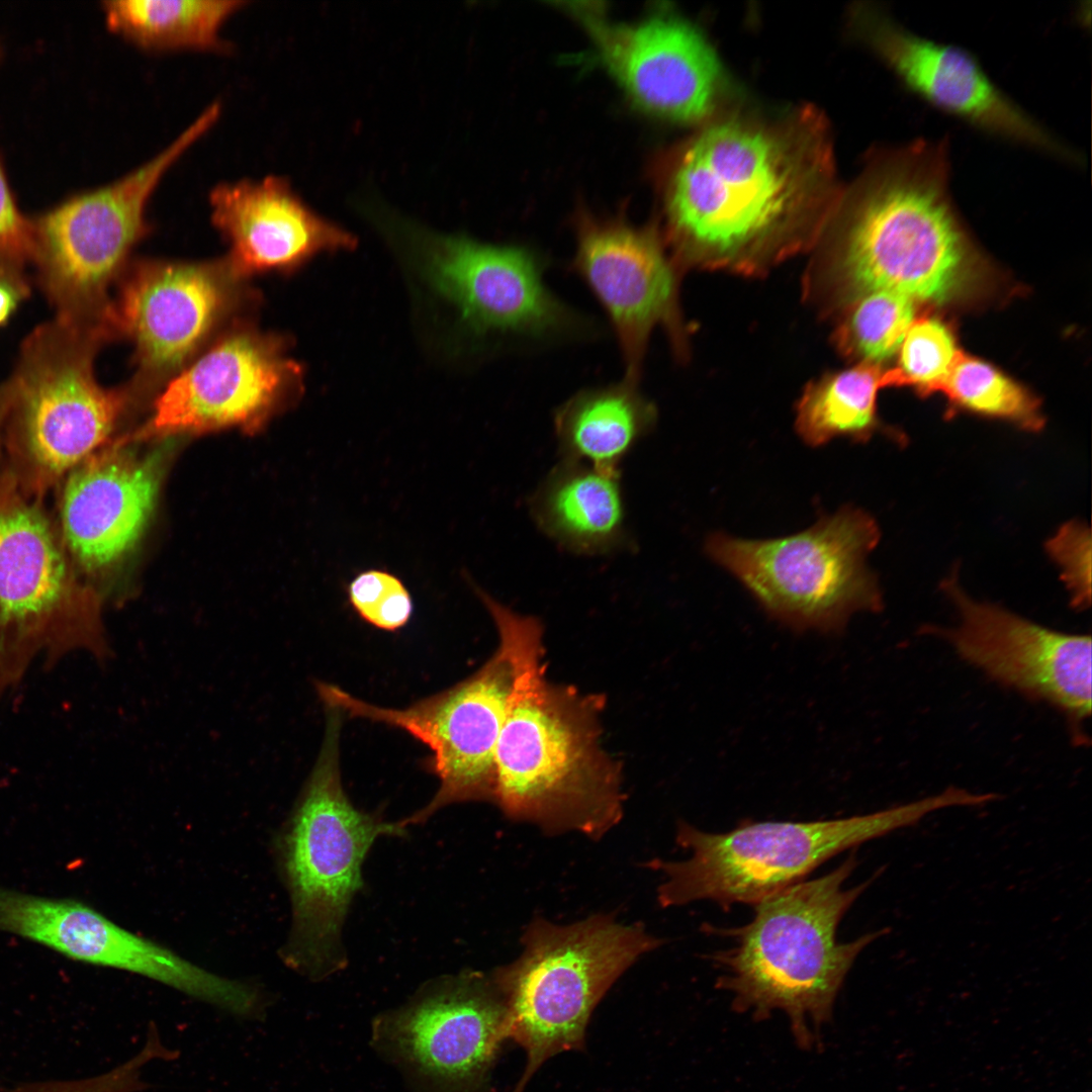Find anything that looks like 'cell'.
I'll list each match as a JSON object with an SVG mask.
<instances>
[{
  "mask_svg": "<svg viewBox=\"0 0 1092 1092\" xmlns=\"http://www.w3.org/2000/svg\"><path fill=\"white\" fill-rule=\"evenodd\" d=\"M383 226L406 264L475 336L544 337L572 321L545 286L541 260L526 248L444 236L397 219L385 218Z\"/></svg>",
  "mask_w": 1092,
  "mask_h": 1092,
  "instance_id": "obj_13",
  "label": "cell"
},
{
  "mask_svg": "<svg viewBox=\"0 0 1092 1092\" xmlns=\"http://www.w3.org/2000/svg\"><path fill=\"white\" fill-rule=\"evenodd\" d=\"M912 299L888 290L857 296L835 333L838 348L849 356L875 363L892 357L913 324Z\"/></svg>",
  "mask_w": 1092,
  "mask_h": 1092,
  "instance_id": "obj_28",
  "label": "cell"
},
{
  "mask_svg": "<svg viewBox=\"0 0 1092 1092\" xmlns=\"http://www.w3.org/2000/svg\"><path fill=\"white\" fill-rule=\"evenodd\" d=\"M872 162L838 259L843 283L856 296L952 298L970 278L971 254L950 197L948 139H915Z\"/></svg>",
  "mask_w": 1092,
  "mask_h": 1092,
  "instance_id": "obj_3",
  "label": "cell"
},
{
  "mask_svg": "<svg viewBox=\"0 0 1092 1092\" xmlns=\"http://www.w3.org/2000/svg\"><path fill=\"white\" fill-rule=\"evenodd\" d=\"M811 168L786 140L723 122L686 152L667 202L670 238L686 262H755L791 230L810 196Z\"/></svg>",
  "mask_w": 1092,
  "mask_h": 1092,
  "instance_id": "obj_4",
  "label": "cell"
},
{
  "mask_svg": "<svg viewBox=\"0 0 1092 1092\" xmlns=\"http://www.w3.org/2000/svg\"><path fill=\"white\" fill-rule=\"evenodd\" d=\"M242 282L226 260L141 261L127 270L109 320L113 336L134 346V394L169 381L203 350L236 310Z\"/></svg>",
  "mask_w": 1092,
  "mask_h": 1092,
  "instance_id": "obj_15",
  "label": "cell"
},
{
  "mask_svg": "<svg viewBox=\"0 0 1092 1092\" xmlns=\"http://www.w3.org/2000/svg\"><path fill=\"white\" fill-rule=\"evenodd\" d=\"M286 350L282 337L233 325L166 383L135 437L257 429L301 393L302 368Z\"/></svg>",
  "mask_w": 1092,
  "mask_h": 1092,
  "instance_id": "obj_14",
  "label": "cell"
},
{
  "mask_svg": "<svg viewBox=\"0 0 1092 1092\" xmlns=\"http://www.w3.org/2000/svg\"><path fill=\"white\" fill-rule=\"evenodd\" d=\"M9 404L7 383L0 384V436L4 431V425Z\"/></svg>",
  "mask_w": 1092,
  "mask_h": 1092,
  "instance_id": "obj_35",
  "label": "cell"
},
{
  "mask_svg": "<svg viewBox=\"0 0 1092 1092\" xmlns=\"http://www.w3.org/2000/svg\"><path fill=\"white\" fill-rule=\"evenodd\" d=\"M890 386L889 371L863 363L811 383L797 404L796 430L811 447L837 437L866 442L881 429L876 396Z\"/></svg>",
  "mask_w": 1092,
  "mask_h": 1092,
  "instance_id": "obj_26",
  "label": "cell"
},
{
  "mask_svg": "<svg viewBox=\"0 0 1092 1092\" xmlns=\"http://www.w3.org/2000/svg\"><path fill=\"white\" fill-rule=\"evenodd\" d=\"M606 58L631 96L648 110L694 121L711 108L721 69L713 49L689 24L652 18L618 33Z\"/></svg>",
  "mask_w": 1092,
  "mask_h": 1092,
  "instance_id": "obj_22",
  "label": "cell"
},
{
  "mask_svg": "<svg viewBox=\"0 0 1092 1092\" xmlns=\"http://www.w3.org/2000/svg\"><path fill=\"white\" fill-rule=\"evenodd\" d=\"M214 125L206 112L155 158L105 187L76 196L34 222V262L57 317L110 331L108 291L147 234L148 201L168 169Z\"/></svg>",
  "mask_w": 1092,
  "mask_h": 1092,
  "instance_id": "obj_11",
  "label": "cell"
},
{
  "mask_svg": "<svg viewBox=\"0 0 1092 1092\" xmlns=\"http://www.w3.org/2000/svg\"><path fill=\"white\" fill-rule=\"evenodd\" d=\"M944 590L958 612L941 631L954 651L1000 685L1044 701L1075 724L1091 714V637L1060 632L971 599L954 581Z\"/></svg>",
  "mask_w": 1092,
  "mask_h": 1092,
  "instance_id": "obj_16",
  "label": "cell"
},
{
  "mask_svg": "<svg viewBox=\"0 0 1092 1092\" xmlns=\"http://www.w3.org/2000/svg\"><path fill=\"white\" fill-rule=\"evenodd\" d=\"M241 0H113L104 2L109 28L151 50L219 49L224 21Z\"/></svg>",
  "mask_w": 1092,
  "mask_h": 1092,
  "instance_id": "obj_25",
  "label": "cell"
},
{
  "mask_svg": "<svg viewBox=\"0 0 1092 1092\" xmlns=\"http://www.w3.org/2000/svg\"><path fill=\"white\" fill-rule=\"evenodd\" d=\"M211 220L230 245L237 277L291 272L323 252L353 249L352 234L320 216L279 176L219 183L209 194Z\"/></svg>",
  "mask_w": 1092,
  "mask_h": 1092,
  "instance_id": "obj_21",
  "label": "cell"
},
{
  "mask_svg": "<svg viewBox=\"0 0 1092 1092\" xmlns=\"http://www.w3.org/2000/svg\"><path fill=\"white\" fill-rule=\"evenodd\" d=\"M943 806L936 794L866 815L807 822L744 821L721 833L680 821L675 841L689 850V857L653 859L647 866L662 875L657 900L663 908L705 900L728 911L735 903L755 905L802 882L842 851L913 826Z\"/></svg>",
  "mask_w": 1092,
  "mask_h": 1092,
  "instance_id": "obj_6",
  "label": "cell"
},
{
  "mask_svg": "<svg viewBox=\"0 0 1092 1092\" xmlns=\"http://www.w3.org/2000/svg\"><path fill=\"white\" fill-rule=\"evenodd\" d=\"M872 47L906 89L988 134L1078 163V154L1010 98L965 49L864 14Z\"/></svg>",
  "mask_w": 1092,
  "mask_h": 1092,
  "instance_id": "obj_17",
  "label": "cell"
},
{
  "mask_svg": "<svg viewBox=\"0 0 1092 1092\" xmlns=\"http://www.w3.org/2000/svg\"><path fill=\"white\" fill-rule=\"evenodd\" d=\"M110 338L98 329L56 318L24 341L12 377L4 431L14 471L36 494L60 483L108 444L129 399V387L105 388L94 358Z\"/></svg>",
  "mask_w": 1092,
  "mask_h": 1092,
  "instance_id": "obj_7",
  "label": "cell"
},
{
  "mask_svg": "<svg viewBox=\"0 0 1092 1092\" xmlns=\"http://www.w3.org/2000/svg\"><path fill=\"white\" fill-rule=\"evenodd\" d=\"M33 248L34 222L18 209L0 166V271L23 273Z\"/></svg>",
  "mask_w": 1092,
  "mask_h": 1092,
  "instance_id": "obj_33",
  "label": "cell"
},
{
  "mask_svg": "<svg viewBox=\"0 0 1092 1092\" xmlns=\"http://www.w3.org/2000/svg\"><path fill=\"white\" fill-rule=\"evenodd\" d=\"M532 516L559 546L577 554L613 552L627 541L620 474L562 459L536 489Z\"/></svg>",
  "mask_w": 1092,
  "mask_h": 1092,
  "instance_id": "obj_23",
  "label": "cell"
},
{
  "mask_svg": "<svg viewBox=\"0 0 1092 1092\" xmlns=\"http://www.w3.org/2000/svg\"><path fill=\"white\" fill-rule=\"evenodd\" d=\"M624 379L583 389L561 404L554 429L562 459L578 461L603 472L620 474V463L653 428L656 406Z\"/></svg>",
  "mask_w": 1092,
  "mask_h": 1092,
  "instance_id": "obj_24",
  "label": "cell"
},
{
  "mask_svg": "<svg viewBox=\"0 0 1092 1092\" xmlns=\"http://www.w3.org/2000/svg\"><path fill=\"white\" fill-rule=\"evenodd\" d=\"M496 629L498 647L480 669L404 709L371 705L338 687L316 682L328 707L401 728L432 750L440 788L426 807L399 821L403 827L452 803L494 800V754L515 673L512 641Z\"/></svg>",
  "mask_w": 1092,
  "mask_h": 1092,
  "instance_id": "obj_12",
  "label": "cell"
},
{
  "mask_svg": "<svg viewBox=\"0 0 1092 1092\" xmlns=\"http://www.w3.org/2000/svg\"><path fill=\"white\" fill-rule=\"evenodd\" d=\"M509 635L515 673L495 754L493 802L543 832L599 839L623 817L622 768L601 743L603 696L546 677L543 626L489 598Z\"/></svg>",
  "mask_w": 1092,
  "mask_h": 1092,
  "instance_id": "obj_1",
  "label": "cell"
},
{
  "mask_svg": "<svg viewBox=\"0 0 1092 1092\" xmlns=\"http://www.w3.org/2000/svg\"><path fill=\"white\" fill-rule=\"evenodd\" d=\"M162 464L160 452L141 454L128 440H118L60 482L55 524L86 584L112 570L142 536L157 502Z\"/></svg>",
  "mask_w": 1092,
  "mask_h": 1092,
  "instance_id": "obj_18",
  "label": "cell"
},
{
  "mask_svg": "<svg viewBox=\"0 0 1092 1092\" xmlns=\"http://www.w3.org/2000/svg\"><path fill=\"white\" fill-rule=\"evenodd\" d=\"M178 1055L164 1041L159 1028L152 1025L141 1049L106 1072L79 1079L25 1083L9 1092H143L150 1086L145 1078L147 1069L155 1063L174 1061Z\"/></svg>",
  "mask_w": 1092,
  "mask_h": 1092,
  "instance_id": "obj_30",
  "label": "cell"
},
{
  "mask_svg": "<svg viewBox=\"0 0 1092 1092\" xmlns=\"http://www.w3.org/2000/svg\"><path fill=\"white\" fill-rule=\"evenodd\" d=\"M572 268L611 320L624 379L639 383L653 330L679 337L675 276L658 237L623 220L581 217Z\"/></svg>",
  "mask_w": 1092,
  "mask_h": 1092,
  "instance_id": "obj_19",
  "label": "cell"
},
{
  "mask_svg": "<svg viewBox=\"0 0 1092 1092\" xmlns=\"http://www.w3.org/2000/svg\"><path fill=\"white\" fill-rule=\"evenodd\" d=\"M1 477L0 690L38 653H110L99 595L77 574L55 522L10 473Z\"/></svg>",
  "mask_w": 1092,
  "mask_h": 1092,
  "instance_id": "obj_10",
  "label": "cell"
},
{
  "mask_svg": "<svg viewBox=\"0 0 1092 1092\" xmlns=\"http://www.w3.org/2000/svg\"><path fill=\"white\" fill-rule=\"evenodd\" d=\"M521 941L520 956L491 973L507 1007V1037L527 1055L512 1092H523L549 1058L581 1051L601 999L634 963L663 943L643 925L608 914L566 925L536 917Z\"/></svg>",
  "mask_w": 1092,
  "mask_h": 1092,
  "instance_id": "obj_5",
  "label": "cell"
},
{
  "mask_svg": "<svg viewBox=\"0 0 1092 1092\" xmlns=\"http://www.w3.org/2000/svg\"><path fill=\"white\" fill-rule=\"evenodd\" d=\"M348 600L354 611L372 626L394 631L410 620L414 605L403 581L382 568H370L357 573L347 586Z\"/></svg>",
  "mask_w": 1092,
  "mask_h": 1092,
  "instance_id": "obj_31",
  "label": "cell"
},
{
  "mask_svg": "<svg viewBox=\"0 0 1092 1092\" xmlns=\"http://www.w3.org/2000/svg\"><path fill=\"white\" fill-rule=\"evenodd\" d=\"M391 1035L428 1075L453 1085H478L508 1038L505 999L492 974L464 972L399 1011Z\"/></svg>",
  "mask_w": 1092,
  "mask_h": 1092,
  "instance_id": "obj_20",
  "label": "cell"
},
{
  "mask_svg": "<svg viewBox=\"0 0 1092 1092\" xmlns=\"http://www.w3.org/2000/svg\"><path fill=\"white\" fill-rule=\"evenodd\" d=\"M1048 549L1063 569L1074 607H1088L1091 598L1089 530L1082 524L1069 523L1049 541Z\"/></svg>",
  "mask_w": 1092,
  "mask_h": 1092,
  "instance_id": "obj_32",
  "label": "cell"
},
{
  "mask_svg": "<svg viewBox=\"0 0 1092 1092\" xmlns=\"http://www.w3.org/2000/svg\"><path fill=\"white\" fill-rule=\"evenodd\" d=\"M900 348L899 366L891 370L893 385H911L923 394L939 389L961 352L951 332L934 317L913 323Z\"/></svg>",
  "mask_w": 1092,
  "mask_h": 1092,
  "instance_id": "obj_29",
  "label": "cell"
},
{
  "mask_svg": "<svg viewBox=\"0 0 1092 1092\" xmlns=\"http://www.w3.org/2000/svg\"><path fill=\"white\" fill-rule=\"evenodd\" d=\"M856 849L828 874L776 892L754 906L743 926L713 929L732 945L711 956L720 971L716 988L731 995L735 1012L755 1020L776 1011L789 1021L796 1043L820 1044L823 1027L833 1016L843 982L861 950L891 932L882 928L849 942L837 940V927L858 897L884 873L843 885L856 869Z\"/></svg>",
  "mask_w": 1092,
  "mask_h": 1092,
  "instance_id": "obj_2",
  "label": "cell"
},
{
  "mask_svg": "<svg viewBox=\"0 0 1092 1092\" xmlns=\"http://www.w3.org/2000/svg\"><path fill=\"white\" fill-rule=\"evenodd\" d=\"M879 539L873 517L847 506L782 538L714 533L705 549L772 619L795 631L837 633L854 613L883 608L876 576L866 565Z\"/></svg>",
  "mask_w": 1092,
  "mask_h": 1092,
  "instance_id": "obj_9",
  "label": "cell"
},
{
  "mask_svg": "<svg viewBox=\"0 0 1092 1092\" xmlns=\"http://www.w3.org/2000/svg\"><path fill=\"white\" fill-rule=\"evenodd\" d=\"M28 292L23 273L0 271V327L9 321Z\"/></svg>",
  "mask_w": 1092,
  "mask_h": 1092,
  "instance_id": "obj_34",
  "label": "cell"
},
{
  "mask_svg": "<svg viewBox=\"0 0 1092 1092\" xmlns=\"http://www.w3.org/2000/svg\"><path fill=\"white\" fill-rule=\"evenodd\" d=\"M339 710L330 708L322 750L284 841V869L293 923L286 961L320 979L341 969V931L363 886L361 867L374 840L405 832L399 822L356 809L340 777Z\"/></svg>",
  "mask_w": 1092,
  "mask_h": 1092,
  "instance_id": "obj_8",
  "label": "cell"
},
{
  "mask_svg": "<svg viewBox=\"0 0 1092 1092\" xmlns=\"http://www.w3.org/2000/svg\"><path fill=\"white\" fill-rule=\"evenodd\" d=\"M958 407L1037 431L1043 418L1036 398L990 364L960 352L940 385Z\"/></svg>",
  "mask_w": 1092,
  "mask_h": 1092,
  "instance_id": "obj_27",
  "label": "cell"
}]
</instances>
